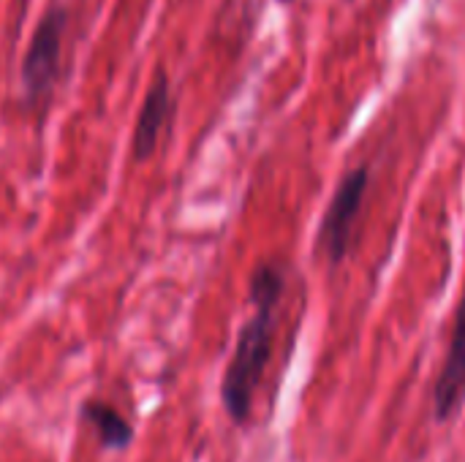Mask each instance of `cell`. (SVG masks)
Masks as SVG:
<instances>
[{
    "label": "cell",
    "mask_w": 465,
    "mask_h": 462,
    "mask_svg": "<svg viewBox=\"0 0 465 462\" xmlns=\"http://www.w3.org/2000/svg\"><path fill=\"white\" fill-rule=\"evenodd\" d=\"M283 297V270L278 264H259L251 278V302L253 313L240 329L232 362L221 384V400L232 422L245 425L251 417L253 395L264 378V370L272 357V335L278 305Z\"/></svg>",
    "instance_id": "obj_1"
},
{
    "label": "cell",
    "mask_w": 465,
    "mask_h": 462,
    "mask_svg": "<svg viewBox=\"0 0 465 462\" xmlns=\"http://www.w3.org/2000/svg\"><path fill=\"white\" fill-rule=\"evenodd\" d=\"M465 400V297L455 316V329L450 338V351L441 368V376L436 381L433 392V406H436V419L447 422Z\"/></svg>",
    "instance_id": "obj_4"
},
{
    "label": "cell",
    "mask_w": 465,
    "mask_h": 462,
    "mask_svg": "<svg viewBox=\"0 0 465 462\" xmlns=\"http://www.w3.org/2000/svg\"><path fill=\"white\" fill-rule=\"evenodd\" d=\"M172 114V90H169V76L163 71L155 74V79L147 87L142 112L136 117V128H134V142H131V152L136 161H147L161 139V131L166 125Z\"/></svg>",
    "instance_id": "obj_5"
},
{
    "label": "cell",
    "mask_w": 465,
    "mask_h": 462,
    "mask_svg": "<svg viewBox=\"0 0 465 462\" xmlns=\"http://www.w3.org/2000/svg\"><path fill=\"white\" fill-rule=\"evenodd\" d=\"M65 22H68L65 5L54 3L44 11V16L33 30L30 46L22 60V93L30 106L44 101L57 82Z\"/></svg>",
    "instance_id": "obj_2"
},
{
    "label": "cell",
    "mask_w": 465,
    "mask_h": 462,
    "mask_svg": "<svg viewBox=\"0 0 465 462\" xmlns=\"http://www.w3.org/2000/svg\"><path fill=\"white\" fill-rule=\"evenodd\" d=\"M82 419L87 425H93V430L98 433V438L106 449H125L134 441V428L112 406H106L101 400H87L82 406Z\"/></svg>",
    "instance_id": "obj_6"
},
{
    "label": "cell",
    "mask_w": 465,
    "mask_h": 462,
    "mask_svg": "<svg viewBox=\"0 0 465 462\" xmlns=\"http://www.w3.org/2000/svg\"><path fill=\"white\" fill-rule=\"evenodd\" d=\"M368 182H371L368 166L351 169L341 180V185H338V191H335V196H332V202H330V207L324 212V221H322V229H319V248L327 253V259L332 264H341L346 259L349 248H351V234H354V226H357L360 210L365 204Z\"/></svg>",
    "instance_id": "obj_3"
}]
</instances>
